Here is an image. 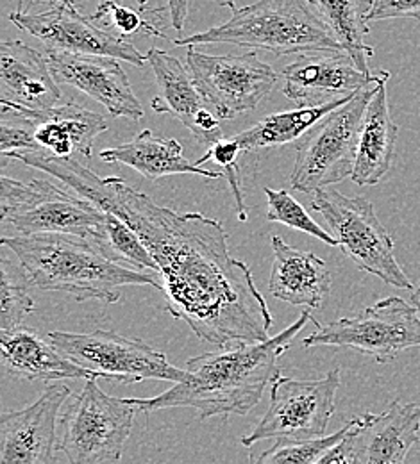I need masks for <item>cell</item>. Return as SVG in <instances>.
Wrapping results in <instances>:
<instances>
[{"label": "cell", "mask_w": 420, "mask_h": 464, "mask_svg": "<svg viewBox=\"0 0 420 464\" xmlns=\"http://www.w3.org/2000/svg\"><path fill=\"white\" fill-rule=\"evenodd\" d=\"M58 4H66V5H75V0H56Z\"/></svg>", "instance_id": "40"}, {"label": "cell", "mask_w": 420, "mask_h": 464, "mask_svg": "<svg viewBox=\"0 0 420 464\" xmlns=\"http://www.w3.org/2000/svg\"><path fill=\"white\" fill-rule=\"evenodd\" d=\"M0 355L5 372L24 381H92L97 377L72 362L54 347L47 336L33 329L0 331Z\"/></svg>", "instance_id": "22"}, {"label": "cell", "mask_w": 420, "mask_h": 464, "mask_svg": "<svg viewBox=\"0 0 420 464\" xmlns=\"http://www.w3.org/2000/svg\"><path fill=\"white\" fill-rule=\"evenodd\" d=\"M101 160L108 165H125L147 180L181 174L199 175L208 179L224 177V172L206 170L197 163H191L184 156L178 140L163 138L149 129L142 130L134 140L127 143L103 150Z\"/></svg>", "instance_id": "23"}, {"label": "cell", "mask_w": 420, "mask_h": 464, "mask_svg": "<svg viewBox=\"0 0 420 464\" xmlns=\"http://www.w3.org/2000/svg\"><path fill=\"white\" fill-rule=\"evenodd\" d=\"M240 154H243V150H241L240 143H239L237 138H222L220 141L213 143L206 150V154L200 160H197L195 163L199 167H202L204 163L213 161L215 165L224 169V177L228 179V184H230L231 191H233V198H235V204H237L239 218H240V222H247L249 213H247V206H245L243 191H241L240 169L237 165Z\"/></svg>", "instance_id": "31"}, {"label": "cell", "mask_w": 420, "mask_h": 464, "mask_svg": "<svg viewBox=\"0 0 420 464\" xmlns=\"http://www.w3.org/2000/svg\"><path fill=\"white\" fill-rule=\"evenodd\" d=\"M338 388V368L322 379H290L279 373L272 382L270 406L256 427L241 438V445L252 447L267 440L309 441L324 438L335 412Z\"/></svg>", "instance_id": "11"}, {"label": "cell", "mask_w": 420, "mask_h": 464, "mask_svg": "<svg viewBox=\"0 0 420 464\" xmlns=\"http://www.w3.org/2000/svg\"><path fill=\"white\" fill-rule=\"evenodd\" d=\"M399 127L388 108L386 81H381L366 108L360 130L353 180L358 186H374L390 172L396 158Z\"/></svg>", "instance_id": "24"}, {"label": "cell", "mask_w": 420, "mask_h": 464, "mask_svg": "<svg viewBox=\"0 0 420 464\" xmlns=\"http://www.w3.org/2000/svg\"><path fill=\"white\" fill-rule=\"evenodd\" d=\"M222 4H224V5H228L230 9L237 11V0H222Z\"/></svg>", "instance_id": "39"}, {"label": "cell", "mask_w": 420, "mask_h": 464, "mask_svg": "<svg viewBox=\"0 0 420 464\" xmlns=\"http://www.w3.org/2000/svg\"><path fill=\"white\" fill-rule=\"evenodd\" d=\"M230 44L274 56L344 51L311 0H258L220 25L174 40L176 47Z\"/></svg>", "instance_id": "4"}, {"label": "cell", "mask_w": 420, "mask_h": 464, "mask_svg": "<svg viewBox=\"0 0 420 464\" xmlns=\"http://www.w3.org/2000/svg\"><path fill=\"white\" fill-rule=\"evenodd\" d=\"M351 441L357 464H406L420 441V404L394 401L381 414H361Z\"/></svg>", "instance_id": "19"}, {"label": "cell", "mask_w": 420, "mask_h": 464, "mask_svg": "<svg viewBox=\"0 0 420 464\" xmlns=\"http://www.w3.org/2000/svg\"><path fill=\"white\" fill-rule=\"evenodd\" d=\"M22 150H42L36 143L33 130L24 123L9 125L7 121H2L0 125V152L11 154V152H22Z\"/></svg>", "instance_id": "34"}, {"label": "cell", "mask_w": 420, "mask_h": 464, "mask_svg": "<svg viewBox=\"0 0 420 464\" xmlns=\"http://www.w3.org/2000/svg\"><path fill=\"white\" fill-rule=\"evenodd\" d=\"M377 84L361 90L300 140L290 175L294 189L315 193L353 177L363 118Z\"/></svg>", "instance_id": "8"}, {"label": "cell", "mask_w": 420, "mask_h": 464, "mask_svg": "<svg viewBox=\"0 0 420 464\" xmlns=\"http://www.w3.org/2000/svg\"><path fill=\"white\" fill-rule=\"evenodd\" d=\"M122 0H99V7H97V11L93 13V16H92V20H104L106 18V14H108V9L112 7V5H115V4H121ZM147 2L149 0H138V4L142 5V7H145L147 5Z\"/></svg>", "instance_id": "37"}, {"label": "cell", "mask_w": 420, "mask_h": 464, "mask_svg": "<svg viewBox=\"0 0 420 464\" xmlns=\"http://www.w3.org/2000/svg\"><path fill=\"white\" fill-rule=\"evenodd\" d=\"M313 322L304 311L278 336L263 343L206 352L188 359L184 379L154 399H129L136 411L151 412L190 407L200 420L211 416L247 414L259 404L263 392L281 373L278 361L292 342Z\"/></svg>", "instance_id": "2"}, {"label": "cell", "mask_w": 420, "mask_h": 464, "mask_svg": "<svg viewBox=\"0 0 420 464\" xmlns=\"http://www.w3.org/2000/svg\"><path fill=\"white\" fill-rule=\"evenodd\" d=\"M42 170L136 232L158 265L167 311L215 347L269 342L272 313L250 268L230 254L228 232L200 213L158 206L121 177H99L73 158L45 150L9 158Z\"/></svg>", "instance_id": "1"}, {"label": "cell", "mask_w": 420, "mask_h": 464, "mask_svg": "<svg viewBox=\"0 0 420 464\" xmlns=\"http://www.w3.org/2000/svg\"><path fill=\"white\" fill-rule=\"evenodd\" d=\"M324 22L333 31L342 49L355 59L361 72L374 73L368 59L374 49L366 44L368 36V11L372 0H311Z\"/></svg>", "instance_id": "26"}, {"label": "cell", "mask_w": 420, "mask_h": 464, "mask_svg": "<svg viewBox=\"0 0 420 464\" xmlns=\"http://www.w3.org/2000/svg\"><path fill=\"white\" fill-rule=\"evenodd\" d=\"M45 58L58 84H68L86 93L110 115L134 121L145 116L119 59L53 51H45Z\"/></svg>", "instance_id": "17"}, {"label": "cell", "mask_w": 420, "mask_h": 464, "mask_svg": "<svg viewBox=\"0 0 420 464\" xmlns=\"http://www.w3.org/2000/svg\"><path fill=\"white\" fill-rule=\"evenodd\" d=\"M160 95L151 106L156 113H171L190 130L197 143L211 147L224 138L220 120L191 79L188 68L180 59L161 49H151L147 54Z\"/></svg>", "instance_id": "16"}, {"label": "cell", "mask_w": 420, "mask_h": 464, "mask_svg": "<svg viewBox=\"0 0 420 464\" xmlns=\"http://www.w3.org/2000/svg\"><path fill=\"white\" fill-rule=\"evenodd\" d=\"M191 0H167V9L171 16V25L176 31H182L186 18H188V9H190Z\"/></svg>", "instance_id": "36"}, {"label": "cell", "mask_w": 420, "mask_h": 464, "mask_svg": "<svg viewBox=\"0 0 420 464\" xmlns=\"http://www.w3.org/2000/svg\"><path fill=\"white\" fill-rule=\"evenodd\" d=\"M385 70L365 73L346 51L302 54L283 70V93L299 108L351 99L361 90L388 81Z\"/></svg>", "instance_id": "14"}, {"label": "cell", "mask_w": 420, "mask_h": 464, "mask_svg": "<svg viewBox=\"0 0 420 464\" xmlns=\"http://www.w3.org/2000/svg\"><path fill=\"white\" fill-rule=\"evenodd\" d=\"M317 464H357L351 438L347 436L342 443H338L326 458H322Z\"/></svg>", "instance_id": "35"}, {"label": "cell", "mask_w": 420, "mask_h": 464, "mask_svg": "<svg viewBox=\"0 0 420 464\" xmlns=\"http://www.w3.org/2000/svg\"><path fill=\"white\" fill-rule=\"evenodd\" d=\"M72 397L64 384H51L31 406L0 418V464H58V414Z\"/></svg>", "instance_id": "15"}, {"label": "cell", "mask_w": 420, "mask_h": 464, "mask_svg": "<svg viewBox=\"0 0 420 464\" xmlns=\"http://www.w3.org/2000/svg\"><path fill=\"white\" fill-rule=\"evenodd\" d=\"M136 409L129 399L104 393L97 381H86L81 393L61 414L60 450L68 464H104L119 461L131 436Z\"/></svg>", "instance_id": "7"}, {"label": "cell", "mask_w": 420, "mask_h": 464, "mask_svg": "<svg viewBox=\"0 0 420 464\" xmlns=\"http://www.w3.org/2000/svg\"><path fill=\"white\" fill-rule=\"evenodd\" d=\"M351 99H342L324 106L298 108L290 111L267 115L247 130L237 134L235 138L239 140L243 152H254L258 149L279 147L300 141L315 125H318L329 113L346 106Z\"/></svg>", "instance_id": "25"}, {"label": "cell", "mask_w": 420, "mask_h": 464, "mask_svg": "<svg viewBox=\"0 0 420 464\" xmlns=\"http://www.w3.org/2000/svg\"><path fill=\"white\" fill-rule=\"evenodd\" d=\"M368 22L381 20H420V0H372Z\"/></svg>", "instance_id": "33"}, {"label": "cell", "mask_w": 420, "mask_h": 464, "mask_svg": "<svg viewBox=\"0 0 420 464\" xmlns=\"http://www.w3.org/2000/svg\"><path fill=\"white\" fill-rule=\"evenodd\" d=\"M412 304L417 307V311H419L420 314V283L419 286L414 290V293H412Z\"/></svg>", "instance_id": "38"}, {"label": "cell", "mask_w": 420, "mask_h": 464, "mask_svg": "<svg viewBox=\"0 0 420 464\" xmlns=\"http://www.w3.org/2000/svg\"><path fill=\"white\" fill-rule=\"evenodd\" d=\"M302 345L349 348L385 364L408 348L420 347L419 311L399 296H388L357 316L318 325Z\"/></svg>", "instance_id": "10"}, {"label": "cell", "mask_w": 420, "mask_h": 464, "mask_svg": "<svg viewBox=\"0 0 420 464\" xmlns=\"http://www.w3.org/2000/svg\"><path fill=\"white\" fill-rule=\"evenodd\" d=\"M31 286L72 295L75 300L117 304L125 286L161 288L160 276L140 272L106 257L92 241L70 234H34L2 237Z\"/></svg>", "instance_id": "3"}, {"label": "cell", "mask_w": 420, "mask_h": 464, "mask_svg": "<svg viewBox=\"0 0 420 464\" xmlns=\"http://www.w3.org/2000/svg\"><path fill=\"white\" fill-rule=\"evenodd\" d=\"M142 13L132 11L129 7H123L121 4H115L108 9L106 16H112V24L117 27L121 36H131L136 33H143L154 38H165L163 31L160 29V22L163 18V13L169 11L165 7H140Z\"/></svg>", "instance_id": "32"}, {"label": "cell", "mask_w": 420, "mask_h": 464, "mask_svg": "<svg viewBox=\"0 0 420 464\" xmlns=\"http://www.w3.org/2000/svg\"><path fill=\"white\" fill-rule=\"evenodd\" d=\"M186 68L220 121L256 110L279 79L276 70L256 53L210 56L190 47Z\"/></svg>", "instance_id": "12"}, {"label": "cell", "mask_w": 420, "mask_h": 464, "mask_svg": "<svg viewBox=\"0 0 420 464\" xmlns=\"http://www.w3.org/2000/svg\"><path fill=\"white\" fill-rule=\"evenodd\" d=\"M357 427V418L347 421L340 430L309 441H276L272 449L263 452L252 464H317L326 458L338 443H342Z\"/></svg>", "instance_id": "29"}, {"label": "cell", "mask_w": 420, "mask_h": 464, "mask_svg": "<svg viewBox=\"0 0 420 464\" xmlns=\"http://www.w3.org/2000/svg\"><path fill=\"white\" fill-rule=\"evenodd\" d=\"M274 254L269 291L292 305L317 309L331 293V274L313 252L298 250L279 236L270 237Z\"/></svg>", "instance_id": "21"}, {"label": "cell", "mask_w": 420, "mask_h": 464, "mask_svg": "<svg viewBox=\"0 0 420 464\" xmlns=\"http://www.w3.org/2000/svg\"><path fill=\"white\" fill-rule=\"evenodd\" d=\"M47 338L64 357L92 372L97 379L121 384L143 381L178 384L186 375V370L174 366L161 350L112 331L101 329L88 334L54 331Z\"/></svg>", "instance_id": "9"}, {"label": "cell", "mask_w": 420, "mask_h": 464, "mask_svg": "<svg viewBox=\"0 0 420 464\" xmlns=\"http://www.w3.org/2000/svg\"><path fill=\"white\" fill-rule=\"evenodd\" d=\"M265 197H267V218L269 222L274 224H283L287 227H292L296 231L315 236L317 239L331 245V246H338L337 239L331 236V232L326 231L324 227H320L304 209V206L299 204L288 191L285 189H272V188H265Z\"/></svg>", "instance_id": "30"}, {"label": "cell", "mask_w": 420, "mask_h": 464, "mask_svg": "<svg viewBox=\"0 0 420 464\" xmlns=\"http://www.w3.org/2000/svg\"><path fill=\"white\" fill-rule=\"evenodd\" d=\"M5 115H13L16 121L27 125L40 149L56 158H72L75 152L90 158L97 136L108 130L104 116L75 102L47 111L13 110Z\"/></svg>", "instance_id": "20"}, {"label": "cell", "mask_w": 420, "mask_h": 464, "mask_svg": "<svg viewBox=\"0 0 420 464\" xmlns=\"http://www.w3.org/2000/svg\"><path fill=\"white\" fill-rule=\"evenodd\" d=\"M9 20L20 31L40 40L45 51L119 59L136 68L147 63V58L132 44L104 31L95 20L83 16L75 5L58 4L42 13L16 9L9 14Z\"/></svg>", "instance_id": "13"}, {"label": "cell", "mask_w": 420, "mask_h": 464, "mask_svg": "<svg viewBox=\"0 0 420 464\" xmlns=\"http://www.w3.org/2000/svg\"><path fill=\"white\" fill-rule=\"evenodd\" d=\"M311 208L326 220L338 246L360 270L394 288L414 290L412 281L396 259L392 236L366 198L347 197L326 188L315 191Z\"/></svg>", "instance_id": "6"}, {"label": "cell", "mask_w": 420, "mask_h": 464, "mask_svg": "<svg viewBox=\"0 0 420 464\" xmlns=\"http://www.w3.org/2000/svg\"><path fill=\"white\" fill-rule=\"evenodd\" d=\"M0 111H47L61 99L58 81L47 58L20 40L0 44Z\"/></svg>", "instance_id": "18"}, {"label": "cell", "mask_w": 420, "mask_h": 464, "mask_svg": "<svg viewBox=\"0 0 420 464\" xmlns=\"http://www.w3.org/2000/svg\"><path fill=\"white\" fill-rule=\"evenodd\" d=\"M31 283L20 266L7 257L0 259V331H16L24 327L25 318L34 311V300L29 293Z\"/></svg>", "instance_id": "28"}, {"label": "cell", "mask_w": 420, "mask_h": 464, "mask_svg": "<svg viewBox=\"0 0 420 464\" xmlns=\"http://www.w3.org/2000/svg\"><path fill=\"white\" fill-rule=\"evenodd\" d=\"M0 218L18 236L70 234L93 241L106 213L81 195H72L49 180L29 184L0 177Z\"/></svg>", "instance_id": "5"}, {"label": "cell", "mask_w": 420, "mask_h": 464, "mask_svg": "<svg viewBox=\"0 0 420 464\" xmlns=\"http://www.w3.org/2000/svg\"><path fill=\"white\" fill-rule=\"evenodd\" d=\"M106 213V211H104ZM106 257L119 263L122 266L154 272L158 274V265L142 241V237L132 231L119 217L106 213V220L97 237L92 241Z\"/></svg>", "instance_id": "27"}]
</instances>
